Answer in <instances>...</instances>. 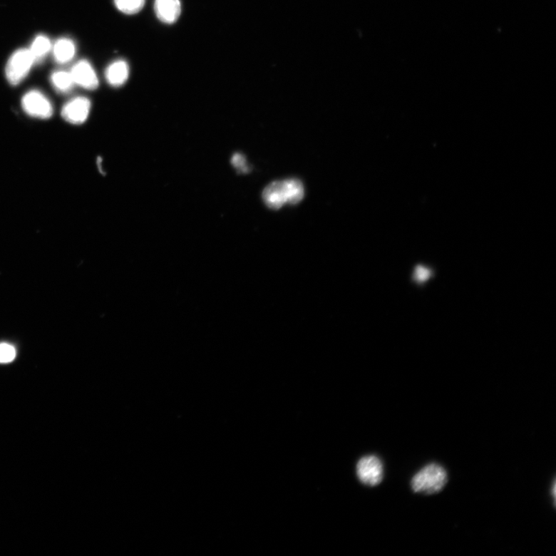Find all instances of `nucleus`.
I'll return each mask as SVG.
<instances>
[{
	"mask_svg": "<svg viewBox=\"0 0 556 556\" xmlns=\"http://www.w3.org/2000/svg\"><path fill=\"white\" fill-rule=\"evenodd\" d=\"M448 480L446 470L438 463H430L413 476L411 488L415 493L437 494L447 485Z\"/></svg>",
	"mask_w": 556,
	"mask_h": 556,
	"instance_id": "obj_1",
	"label": "nucleus"
},
{
	"mask_svg": "<svg viewBox=\"0 0 556 556\" xmlns=\"http://www.w3.org/2000/svg\"><path fill=\"white\" fill-rule=\"evenodd\" d=\"M35 63L29 49L16 51L6 64V76L12 86H17L30 73Z\"/></svg>",
	"mask_w": 556,
	"mask_h": 556,
	"instance_id": "obj_2",
	"label": "nucleus"
},
{
	"mask_svg": "<svg viewBox=\"0 0 556 556\" xmlns=\"http://www.w3.org/2000/svg\"><path fill=\"white\" fill-rule=\"evenodd\" d=\"M356 473L361 483L376 486L381 483L383 479V462L376 456L364 457L358 462Z\"/></svg>",
	"mask_w": 556,
	"mask_h": 556,
	"instance_id": "obj_3",
	"label": "nucleus"
},
{
	"mask_svg": "<svg viewBox=\"0 0 556 556\" xmlns=\"http://www.w3.org/2000/svg\"><path fill=\"white\" fill-rule=\"evenodd\" d=\"M22 107L25 113L31 117L49 118L53 113L51 101L39 91L27 92L22 98Z\"/></svg>",
	"mask_w": 556,
	"mask_h": 556,
	"instance_id": "obj_4",
	"label": "nucleus"
},
{
	"mask_svg": "<svg viewBox=\"0 0 556 556\" xmlns=\"http://www.w3.org/2000/svg\"><path fill=\"white\" fill-rule=\"evenodd\" d=\"M91 101L85 97L73 98L65 105L61 110V115L66 122L79 125L86 122L91 110Z\"/></svg>",
	"mask_w": 556,
	"mask_h": 556,
	"instance_id": "obj_5",
	"label": "nucleus"
},
{
	"mask_svg": "<svg viewBox=\"0 0 556 556\" xmlns=\"http://www.w3.org/2000/svg\"><path fill=\"white\" fill-rule=\"evenodd\" d=\"M70 72L76 85L88 90H95L98 87L97 73L88 61L78 62Z\"/></svg>",
	"mask_w": 556,
	"mask_h": 556,
	"instance_id": "obj_6",
	"label": "nucleus"
},
{
	"mask_svg": "<svg viewBox=\"0 0 556 556\" xmlns=\"http://www.w3.org/2000/svg\"><path fill=\"white\" fill-rule=\"evenodd\" d=\"M155 13L159 20L165 24L178 21L182 12L180 0H155Z\"/></svg>",
	"mask_w": 556,
	"mask_h": 556,
	"instance_id": "obj_7",
	"label": "nucleus"
},
{
	"mask_svg": "<svg viewBox=\"0 0 556 556\" xmlns=\"http://www.w3.org/2000/svg\"><path fill=\"white\" fill-rule=\"evenodd\" d=\"M262 197L269 208L274 210L281 209L287 203L284 181H274L267 185Z\"/></svg>",
	"mask_w": 556,
	"mask_h": 556,
	"instance_id": "obj_8",
	"label": "nucleus"
},
{
	"mask_svg": "<svg viewBox=\"0 0 556 556\" xmlns=\"http://www.w3.org/2000/svg\"><path fill=\"white\" fill-rule=\"evenodd\" d=\"M129 77V66L124 60L111 63L105 71V78L109 85L120 87L125 85Z\"/></svg>",
	"mask_w": 556,
	"mask_h": 556,
	"instance_id": "obj_9",
	"label": "nucleus"
},
{
	"mask_svg": "<svg viewBox=\"0 0 556 556\" xmlns=\"http://www.w3.org/2000/svg\"><path fill=\"white\" fill-rule=\"evenodd\" d=\"M53 52L56 61L65 63L73 58L76 53V46L71 40L62 38L55 43Z\"/></svg>",
	"mask_w": 556,
	"mask_h": 556,
	"instance_id": "obj_10",
	"label": "nucleus"
},
{
	"mask_svg": "<svg viewBox=\"0 0 556 556\" xmlns=\"http://www.w3.org/2000/svg\"><path fill=\"white\" fill-rule=\"evenodd\" d=\"M436 276V269L432 265L416 264L411 274V282L419 289L423 287Z\"/></svg>",
	"mask_w": 556,
	"mask_h": 556,
	"instance_id": "obj_11",
	"label": "nucleus"
},
{
	"mask_svg": "<svg viewBox=\"0 0 556 556\" xmlns=\"http://www.w3.org/2000/svg\"><path fill=\"white\" fill-rule=\"evenodd\" d=\"M35 63L42 61L51 50V43L48 37L37 36L29 49Z\"/></svg>",
	"mask_w": 556,
	"mask_h": 556,
	"instance_id": "obj_12",
	"label": "nucleus"
},
{
	"mask_svg": "<svg viewBox=\"0 0 556 556\" xmlns=\"http://www.w3.org/2000/svg\"><path fill=\"white\" fill-rule=\"evenodd\" d=\"M284 181L287 195V203L294 205V204L300 202L304 195L302 182L297 179H289Z\"/></svg>",
	"mask_w": 556,
	"mask_h": 556,
	"instance_id": "obj_13",
	"label": "nucleus"
},
{
	"mask_svg": "<svg viewBox=\"0 0 556 556\" xmlns=\"http://www.w3.org/2000/svg\"><path fill=\"white\" fill-rule=\"evenodd\" d=\"M51 83L53 86L60 92L66 93L70 91L76 83H74L71 72L65 71H58L52 73Z\"/></svg>",
	"mask_w": 556,
	"mask_h": 556,
	"instance_id": "obj_14",
	"label": "nucleus"
},
{
	"mask_svg": "<svg viewBox=\"0 0 556 556\" xmlns=\"http://www.w3.org/2000/svg\"><path fill=\"white\" fill-rule=\"evenodd\" d=\"M114 3L120 12L133 15L142 11L145 0H114Z\"/></svg>",
	"mask_w": 556,
	"mask_h": 556,
	"instance_id": "obj_15",
	"label": "nucleus"
},
{
	"mask_svg": "<svg viewBox=\"0 0 556 556\" xmlns=\"http://www.w3.org/2000/svg\"><path fill=\"white\" fill-rule=\"evenodd\" d=\"M16 357L15 349L6 343L0 344V364L11 363Z\"/></svg>",
	"mask_w": 556,
	"mask_h": 556,
	"instance_id": "obj_16",
	"label": "nucleus"
},
{
	"mask_svg": "<svg viewBox=\"0 0 556 556\" xmlns=\"http://www.w3.org/2000/svg\"><path fill=\"white\" fill-rule=\"evenodd\" d=\"M231 163L239 172L242 173H248L249 167L245 157L242 154H235L233 157H232Z\"/></svg>",
	"mask_w": 556,
	"mask_h": 556,
	"instance_id": "obj_17",
	"label": "nucleus"
}]
</instances>
